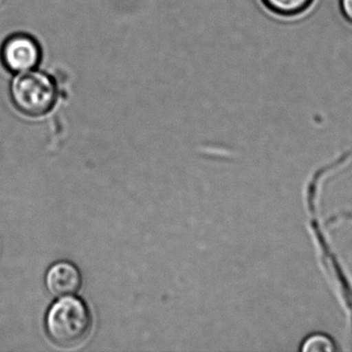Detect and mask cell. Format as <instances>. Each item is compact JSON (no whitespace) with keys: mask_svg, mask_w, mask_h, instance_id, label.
<instances>
[{"mask_svg":"<svg viewBox=\"0 0 352 352\" xmlns=\"http://www.w3.org/2000/svg\"><path fill=\"white\" fill-rule=\"evenodd\" d=\"M46 285L53 296H73L81 288V272L73 263L59 261L47 272Z\"/></svg>","mask_w":352,"mask_h":352,"instance_id":"obj_4","label":"cell"},{"mask_svg":"<svg viewBox=\"0 0 352 352\" xmlns=\"http://www.w3.org/2000/svg\"><path fill=\"white\" fill-rule=\"evenodd\" d=\"M42 49L36 38L25 34L10 36L1 48V60L8 71L15 74L34 71L40 65Z\"/></svg>","mask_w":352,"mask_h":352,"instance_id":"obj_3","label":"cell"},{"mask_svg":"<svg viewBox=\"0 0 352 352\" xmlns=\"http://www.w3.org/2000/svg\"><path fill=\"white\" fill-rule=\"evenodd\" d=\"M57 87L54 80L38 71L17 74L12 82L11 98L14 106L30 117L48 114L57 100Z\"/></svg>","mask_w":352,"mask_h":352,"instance_id":"obj_2","label":"cell"},{"mask_svg":"<svg viewBox=\"0 0 352 352\" xmlns=\"http://www.w3.org/2000/svg\"><path fill=\"white\" fill-rule=\"evenodd\" d=\"M333 347L331 346V342L329 341V338L324 336H314L306 340L304 343V347L302 350L304 351H324V350H333Z\"/></svg>","mask_w":352,"mask_h":352,"instance_id":"obj_6","label":"cell"},{"mask_svg":"<svg viewBox=\"0 0 352 352\" xmlns=\"http://www.w3.org/2000/svg\"><path fill=\"white\" fill-rule=\"evenodd\" d=\"M263 7L279 18L294 19L300 17L314 5L315 0H261Z\"/></svg>","mask_w":352,"mask_h":352,"instance_id":"obj_5","label":"cell"},{"mask_svg":"<svg viewBox=\"0 0 352 352\" xmlns=\"http://www.w3.org/2000/svg\"><path fill=\"white\" fill-rule=\"evenodd\" d=\"M92 323L87 305L81 298L71 296L54 302L45 320L50 339L63 348L77 347L85 342L91 331Z\"/></svg>","mask_w":352,"mask_h":352,"instance_id":"obj_1","label":"cell"},{"mask_svg":"<svg viewBox=\"0 0 352 352\" xmlns=\"http://www.w3.org/2000/svg\"><path fill=\"white\" fill-rule=\"evenodd\" d=\"M339 9L343 19L352 26V0H339Z\"/></svg>","mask_w":352,"mask_h":352,"instance_id":"obj_7","label":"cell"}]
</instances>
